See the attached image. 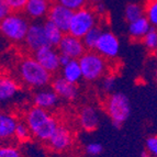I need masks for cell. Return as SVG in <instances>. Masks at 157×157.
<instances>
[{
	"mask_svg": "<svg viewBox=\"0 0 157 157\" xmlns=\"http://www.w3.org/2000/svg\"><path fill=\"white\" fill-rule=\"evenodd\" d=\"M78 60L82 71V77L86 81L99 80L107 75V60L97 52L88 51Z\"/></svg>",
	"mask_w": 157,
	"mask_h": 157,
	"instance_id": "5",
	"label": "cell"
},
{
	"mask_svg": "<svg viewBox=\"0 0 157 157\" xmlns=\"http://www.w3.org/2000/svg\"><path fill=\"white\" fill-rule=\"evenodd\" d=\"M151 28H152V25L147 20V18L143 17V18L136 20V21L128 23V32L132 40H134V41H140L141 40L142 41L147 34V32L151 30Z\"/></svg>",
	"mask_w": 157,
	"mask_h": 157,
	"instance_id": "19",
	"label": "cell"
},
{
	"mask_svg": "<svg viewBox=\"0 0 157 157\" xmlns=\"http://www.w3.org/2000/svg\"><path fill=\"white\" fill-rule=\"evenodd\" d=\"M11 13H12V11H11L8 3L6 2L5 0H0V19L6 18Z\"/></svg>",
	"mask_w": 157,
	"mask_h": 157,
	"instance_id": "33",
	"label": "cell"
},
{
	"mask_svg": "<svg viewBox=\"0 0 157 157\" xmlns=\"http://www.w3.org/2000/svg\"><path fill=\"white\" fill-rule=\"evenodd\" d=\"M115 86H117V77L113 74H108L102 78L101 87L103 91L110 94V92H112L114 90Z\"/></svg>",
	"mask_w": 157,
	"mask_h": 157,
	"instance_id": "28",
	"label": "cell"
},
{
	"mask_svg": "<svg viewBox=\"0 0 157 157\" xmlns=\"http://www.w3.org/2000/svg\"><path fill=\"white\" fill-rule=\"evenodd\" d=\"M98 16L94 9L88 7L74 12L68 33L74 36L82 39L90 30L98 26Z\"/></svg>",
	"mask_w": 157,
	"mask_h": 157,
	"instance_id": "6",
	"label": "cell"
},
{
	"mask_svg": "<svg viewBox=\"0 0 157 157\" xmlns=\"http://www.w3.org/2000/svg\"><path fill=\"white\" fill-rule=\"evenodd\" d=\"M105 110L112 121V125L121 128L131 114V102L123 92H112L105 100Z\"/></svg>",
	"mask_w": 157,
	"mask_h": 157,
	"instance_id": "4",
	"label": "cell"
},
{
	"mask_svg": "<svg viewBox=\"0 0 157 157\" xmlns=\"http://www.w3.org/2000/svg\"><path fill=\"white\" fill-rule=\"evenodd\" d=\"M20 91V85L16 79L9 76H2L0 79V100L9 101Z\"/></svg>",
	"mask_w": 157,
	"mask_h": 157,
	"instance_id": "17",
	"label": "cell"
},
{
	"mask_svg": "<svg viewBox=\"0 0 157 157\" xmlns=\"http://www.w3.org/2000/svg\"><path fill=\"white\" fill-rule=\"evenodd\" d=\"M71 60V58L69 57V56L59 53V63H60V66H62V67H63V66H65V65H67Z\"/></svg>",
	"mask_w": 157,
	"mask_h": 157,
	"instance_id": "35",
	"label": "cell"
},
{
	"mask_svg": "<svg viewBox=\"0 0 157 157\" xmlns=\"http://www.w3.org/2000/svg\"><path fill=\"white\" fill-rule=\"evenodd\" d=\"M51 88L56 92V94L60 99L67 100V101H73V100L77 99V97L79 96L77 85L71 84L62 76H58L53 79L51 82Z\"/></svg>",
	"mask_w": 157,
	"mask_h": 157,
	"instance_id": "13",
	"label": "cell"
},
{
	"mask_svg": "<svg viewBox=\"0 0 157 157\" xmlns=\"http://www.w3.org/2000/svg\"><path fill=\"white\" fill-rule=\"evenodd\" d=\"M94 51L105 59H114L120 53V41L112 31L103 30Z\"/></svg>",
	"mask_w": 157,
	"mask_h": 157,
	"instance_id": "7",
	"label": "cell"
},
{
	"mask_svg": "<svg viewBox=\"0 0 157 157\" xmlns=\"http://www.w3.org/2000/svg\"><path fill=\"white\" fill-rule=\"evenodd\" d=\"M79 124L86 132H92L99 126L98 111L91 105H85L80 109L78 115Z\"/></svg>",
	"mask_w": 157,
	"mask_h": 157,
	"instance_id": "16",
	"label": "cell"
},
{
	"mask_svg": "<svg viewBox=\"0 0 157 157\" xmlns=\"http://www.w3.org/2000/svg\"><path fill=\"white\" fill-rule=\"evenodd\" d=\"M24 44L33 53L40 50L41 47L48 45L44 30V23L40 21L32 22L29 31H28V34H26L25 40H24Z\"/></svg>",
	"mask_w": 157,
	"mask_h": 157,
	"instance_id": "9",
	"label": "cell"
},
{
	"mask_svg": "<svg viewBox=\"0 0 157 157\" xmlns=\"http://www.w3.org/2000/svg\"><path fill=\"white\" fill-rule=\"evenodd\" d=\"M89 0H56V2L63 5L64 7L68 8L73 12L77 10H80L82 8H86L87 3Z\"/></svg>",
	"mask_w": 157,
	"mask_h": 157,
	"instance_id": "27",
	"label": "cell"
},
{
	"mask_svg": "<svg viewBox=\"0 0 157 157\" xmlns=\"http://www.w3.org/2000/svg\"><path fill=\"white\" fill-rule=\"evenodd\" d=\"M89 1H91V2H94V3H99V2H102V0H89Z\"/></svg>",
	"mask_w": 157,
	"mask_h": 157,
	"instance_id": "37",
	"label": "cell"
},
{
	"mask_svg": "<svg viewBox=\"0 0 157 157\" xmlns=\"http://www.w3.org/2000/svg\"><path fill=\"white\" fill-rule=\"evenodd\" d=\"M57 48L58 52L69 56L71 59H79L86 53V46L82 40L74 36L69 33H66L64 35Z\"/></svg>",
	"mask_w": 157,
	"mask_h": 157,
	"instance_id": "10",
	"label": "cell"
},
{
	"mask_svg": "<svg viewBox=\"0 0 157 157\" xmlns=\"http://www.w3.org/2000/svg\"><path fill=\"white\" fill-rule=\"evenodd\" d=\"M5 1L8 3L11 11L17 13H21L22 11H24L26 2H28V0H5Z\"/></svg>",
	"mask_w": 157,
	"mask_h": 157,
	"instance_id": "31",
	"label": "cell"
},
{
	"mask_svg": "<svg viewBox=\"0 0 157 157\" xmlns=\"http://www.w3.org/2000/svg\"><path fill=\"white\" fill-rule=\"evenodd\" d=\"M155 77H156V80H157V66H156V69H155Z\"/></svg>",
	"mask_w": 157,
	"mask_h": 157,
	"instance_id": "38",
	"label": "cell"
},
{
	"mask_svg": "<svg viewBox=\"0 0 157 157\" xmlns=\"http://www.w3.org/2000/svg\"><path fill=\"white\" fill-rule=\"evenodd\" d=\"M25 123L32 135L42 142H48L59 126L57 120L52 113L42 108L33 105L25 113Z\"/></svg>",
	"mask_w": 157,
	"mask_h": 157,
	"instance_id": "1",
	"label": "cell"
},
{
	"mask_svg": "<svg viewBox=\"0 0 157 157\" xmlns=\"http://www.w3.org/2000/svg\"><path fill=\"white\" fill-rule=\"evenodd\" d=\"M124 17L128 23L136 21L139 19L145 17V6H142L139 2H130L124 9Z\"/></svg>",
	"mask_w": 157,
	"mask_h": 157,
	"instance_id": "22",
	"label": "cell"
},
{
	"mask_svg": "<svg viewBox=\"0 0 157 157\" xmlns=\"http://www.w3.org/2000/svg\"><path fill=\"white\" fill-rule=\"evenodd\" d=\"M74 12L69 10L68 8L64 7L58 2H55L52 5V8L50 10V13L47 16V20L57 25L62 31L65 33H68L69 25H71V18H73Z\"/></svg>",
	"mask_w": 157,
	"mask_h": 157,
	"instance_id": "11",
	"label": "cell"
},
{
	"mask_svg": "<svg viewBox=\"0 0 157 157\" xmlns=\"http://www.w3.org/2000/svg\"><path fill=\"white\" fill-rule=\"evenodd\" d=\"M51 8H52L51 0H28L23 12L26 18L35 22L45 18L47 19Z\"/></svg>",
	"mask_w": 157,
	"mask_h": 157,
	"instance_id": "12",
	"label": "cell"
},
{
	"mask_svg": "<svg viewBox=\"0 0 157 157\" xmlns=\"http://www.w3.org/2000/svg\"><path fill=\"white\" fill-rule=\"evenodd\" d=\"M33 57L51 74L56 73L59 67H62L59 63V52L51 45H46L35 51Z\"/></svg>",
	"mask_w": 157,
	"mask_h": 157,
	"instance_id": "8",
	"label": "cell"
},
{
	"mask_svg": "<svg viewBox=\"0 0 157 157\" xmlns=\"http://www.w3.org/2000/svg\"><path fill=\"white\" fill-rule=\"evenodd\" d=\"M32 133L30 131L29 126L25 122H20L17 126V130H16V134H14V137L18 140L19 142H21V143H25L30 140L31 137Z\"/></svg>",
	"mask_w": 157,
	"mask_h": 157,
	"instance_id": "26",
	"label": "cell"
},
{
	"mask_svg": "<svg viewBox=\"0 0 157 157\" xmlns=\"http://www.w3.org/2000/svg\"><path fill=\"white\" fill-rule=\"evenodd\" d=\"M48 146L55 152H64L73 144V134L65 125H59L48 142Z\"/></svg>",
	"mask_w": 157,
	"mask_h": 157,
	"instance_id": "14",
	"label": "cell"
},
{
	"mask_svg": "<svg viewBox=\"0 0 157 157\" xmlns=\"http://www.w3.org/2000/svg\"><path fill=\"white\" fill-rule=\"evenodd\" d=\"M94 12L97 13V16H102L105 12V6L103 5V2L96 3V7H94Z\"/></svg>",
	"mask_w": 157,
	"mask_h": 157,
	"instance_id": "34",
	"label": "cell"
},
{
	"mask_svg": "<svg viewBox=\"0 0 157 157\" xmlns=\"http://www.w3.org/2000/svg\"><path fill=\"white\" fill-rule=\"evenodd\" d=\"M30 25L31 23L26 17L21 13L12 12L8 17L1 19L0 31L2 36L9 42L21 43L25 40Z\"/></svg>",
	"mask_w": 157,
	"mask_h": 157,
	"instance_id": "3",
	"label": "cell"
},
{
	"mask_svg": "<svg viewBox=\"0 0 157 157\" xmlns=\"http://www.w3.org/2000/svg\"><path fill=\"white\" fill-rule=\"evenodd\" d=\"M143 45L149 52H157V29L152 26L151 30L147 32V34L142 40Z\"/></svg>",
	"mask_w": 157,
	"mask_h": 157,
	"instance_id": "24",
	"label": "cell"
},
{
	"mask_svg": "<svg viewBox=\"0 0 157 157\" xmlns=\"http://www.w3.org/2000/svg\"><path fill=\"white\" fill-rule=\"evenodd\" d=\"M145 147H146L147 153L157 157V135L148 136L145 141Z\"/></svg>",
	"mask_w": 157,
	"mask_h": 157,
	"instance_id": "30",
	"label": "cell"
},
{
	"mask_svg": "<svg viewBox=\"0 0 157 157\" xmlns=\"http://www.w3.org/2000/svg\"><path fill=\"white\" fill-rule=\"evenodd\" d=\"M19 122L14 115L10 113H1L0 115V137L1 140L11 139L16 134Z\"/></svg>",
	"mask_w": 157,
	"mask_h": 157,
	"instance_id": "18",
	"label": "cell"
},
{
	"mask_svg": "<svg viewBox=\"0 0 157 157\" xmlns=\"http://www.w3.org/2000/svg\"><path fill=\"white\" fill-rule=\"evenodd\" d=\"M0 157H22L21 153L16 146L5 145L0 148Z\"/></svg>",
	"mask_w": 157,
	"mask_h": 157,
	"instance_id": "29",
	"label": "cell"
},
{
	"mask_svg": "<svg viewBox=\"0 0 157 157\" xmlns=\"http://www.w3.org/2000/svg\"><path fill=\"white\" fill-rule=\"evenodd\" d=\"M102 32H103V30L98 25V26H96V28H94L92 30H90V31L81 39L87 50L88 51L96 50V46H97L98 42H99V39H100V36H101Z\"/></svg>",
	"mask_w": 157,
	"mask_h": 157,
	"instance_id": "23",
	"label": "cell"
},
{
	"mask_svg": "<svg viewBox=\"0 0 157 157\" xmlns=\"http://www.w3.org/2000/svg\"><path fill=\"white\" fill-rule=\"evenodd\" d=\"M62 77L75 85L78 84L81 79H84L79 60L71 59L67 65L63 66L62 67Z\"/></svg>",
	"mask_w": 157,
	"mask_h": 157,
	"instance_id": "20",
	"label": "cell"
},
{
	"mask_svg": "<svg viewBox=\"0 0 157 157\" xmlns=\"http://www.w3.org/2000/svg\"><path fill=\"white\" fill-rule=\"evenodd\" d=\"M20 80L32 89H43L52 82V74L47 71L33 56L24 57L18 65Z\"/></svg>",
	"mask_w": 157,
	"mask_h": 157,
	"instance_id": "2",
	"label": "cell"
},
{
	"mask_svg": "<svg viewBox=\"0 0 157 157\" xmlns=\"http://www.w3.org/2000/svg\"><path fill=\"white\" fill-rule=\"evenodd\" d=\"M44 30H45V34H46V39L48 45L54 47H58L59 43L62 42L64 35H65V32L62 31V30L58 28L57 25L51 22L50 20H47L44 22Z\"/></svg>",
	"mask_w": 157,
	"mask_h": 157,
	"instance_id": "21",
	"label": "cell"
},
{
	"mask_svg": "<svg viewBox=\"0 0 157 157\" xmlns=\"http://www.w3.org/2000/svg\"><path fill=\"white\" fill-rule=\"evenodd\" d=\"M85 151L88 155H91V156H97V155H100L103 151V146H102L100 143H97V142H92V143H89L87 144L86 147H85Z\"/></svg>",
	"mask_w": 157,
	"mask_h": 157,
	"instance_id": "32",
	"label": "cell"
},
{
	"mask_svg": "<svg viewBox=\"0 0 157 157\" xmlns=\"http://www.w3.org/2000/svg\"><path fill=\"white\" fill-rule=\"evenodd\" d=\"M59 99L60 98L52 88H43V89H39L34 94L33 105L48 111L57 105Z\"/></svg>",
	"mask_w": 157,
	"mask_h": 157,
	"instance_id": "15",
	"label": "cell"
},
{
	"mask_svg": "<svg viewBox=\"0 0 157 157\" xmlns=\"http://www.w3.org/2000/svg\"><path fill=\"white\" fill-rule=\"evenodd\" d=\"M145 17L151 25L157 29V0H148L145 5Z\"/></svg>",
	"mask_w": 157,
	"mask_h": 157,
	"instance_id": "25",
	"label": "cell"
},
{
	"mask_svg": "<svg viewBox=\"0 0 157 157\" xmlns=\"http://www.w3.org/2000/svg\"><path fill=\"white\" fill-rule=\"evenodd\" d=\"M142 157H155V156H153V155H151L149 153H147L146 151H145V152L142 153Z\"/></svg>",
	"mask_w": 157,
	"mask_h": 157,
	"instance_id": "36",
	"label": "cell"
}]
</instances>
